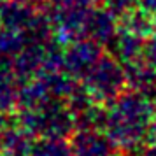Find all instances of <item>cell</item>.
<instances>
[{"label": "cell", "instance_id": "cell-1", "mask_svg": "<svg viewBox=\"0 0 156 156\" xmlns=\"http://www.w3.org/2000/svg\"><path fill=\"white\" fill-rule=\"evenodd\" d=\"M156 105L151 95L126 88L105 107H102L98 126L119 153H139L151 137Z\"/></svg>", "mask_w": 156, "mask_h": 156}, {"label": "cell", "instance_id": "cell-2", "mask_svg": "<svg viewBox=\"0 0 156 156\" xmlns=\"http://www.w3.org/2000/svg\"><path fill=\"white\" fill-rule=\"evenodd\" d=\"M81 91L97 105H107L126 88L125 65L114 55H102L77 81Z\"/></svg>", "mask_w": 156, "mask_h": 156}, {"label": "cell", "instance_id": "cell-3", "mask_svg": "<svg viewBox=\"0 0 156 156\" xmlns=\"http://www.w3.org/2000/svg\"><path fill=\"white\" fill-rule=\"evenodd\" d=\"M70 156H118L111 139L100 126H79L69 140Z\"/></svg>", "mask_w": 156, "mask_h": 156}, {"label": "cell", "instance_id": "cell-4", "mask_svg": "<svg viewBox=\"0 0 156 156\" xmlns=\"http://www.w3.org/2000/svg\"><path fill=\"white\" fill-rule=\"evenodd\" d=\"M28 156H70V147L63 139L39 137L32 144Z\"/></svg>", "mask_w": 156, "mask_h": 156}, {"label": "cell", "instance_id": "cell-5", "mask_svg": "<svg viewBox=\"0 0 156 156\" xmlns=\"http://www.w3.org/2000/svg\"><path fill=\"white\" fill-rule=\"evenodd\" d=\"M95 2L118 18L132 12L137 9V5H140V0H95Z\"/></svg>", "mask_w": 156, "mask_h": 156}, {"label": "cell", "instance_id": "cell-6", "mask_svg": "<svg viewBox=\"0 0 156 156\" xmlns=\"http://www.w3.org/2000/svg\"><path fill=\"white\" fill-rule=\"evenodd\" d=\"M140 7L147 12H156V0H140Z\"/></svg>", "mask_w": 156, "mask_h": 156}, {"label": "cell", "instance_id": "cell-7", "mask_svg": "<svg viewBox=\"0 0 156 156\" xmlns=\"http://www.w3.org/2000/svg\"><path fill=\"white\" fill-rule=\"evenodd\" d=\"M149 142H156V112H154V119H153V128H151V137Z\"/></svg>", "mask_w": 156, "mask_h": 156}, {"label": "cell", "instance_id": "cell-8", "mask_svg": "<svg viewBox=\"0 0 156 156\" xmlns=\"http://www.w3.org/2000/svg\"><path fill=\"white\" fill-rule=\"evenodd\" d=\"M151 20H153V35H156V12L151 14Z\"/></svg>", "mask_w": 156, "mask_h": 156}]
</instances>
